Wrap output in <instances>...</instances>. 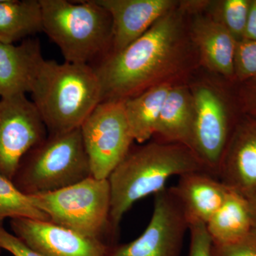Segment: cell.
<instances>
[{"label":"cell","instance_id":"obj_10","mask_svg":"<svg viewBox=\"0 0 256 256\" xmlns=\"http://www.w3.org/2000/svg\"><path fill=\"white\" fill-rule=\"evenodd\" d=\"M47 136L41 116L26 95L0 98V174L12 180L23 156Z\"/></svg>","mask_w":256,"mask_h":256},{"label":"cell","instance_id":"obj_22","mask_svg":"<svg viewBox=\"0 0 256 256\" xmlns=\"http://www.w3.org/2000/svg\"><path fill=\"white\" fill-rule=\"evenodd\" d=\"M252 0H220L210 2V18L222 24L236 40L242 41L245 35Z\"/></svg>","mask_w":256,"mask_h":256},{"label":"cell","instance_id":"obj_7","mask_svg":"<svg viewBox=\"0 0 256 256\" xmlns=\"http://www.w3.org/2000/svg\"><path fill=\"white\" fill-rule=\"evenodd\" d=\"M92 176L108 180L132 148L124 100L102 101L80 126Z\"/></svg>","mask_w":256,"mask_h":256},{"label":"cell","instance_id":"obj_26","mask_svg":"<svg viewBox=\"0 0 256 256\" xmlns=\"http://www.w3.org/2000/svg\"><path fill=\"white\" fill-rule=\"evenodd\" d=\"M0 248L13 256H44L25 244L14 234L9 233L0 224Z\"/></svg>","mask_w":256,"mask_h":256},{"label":"cell","instance_id":"obj_29","mask_svg":"<svg viewBox=\"0 0 256 256\" xmlns=\"http://www.w3.org/2000/svg\"><path fill=\"white\" fill-rule=\"evenodd\" d=\"M252 222V233L256 236V191L248 198Z\"/></svg>","mask_w":256,"mask_h":256},{"label":"cell","instance_id":"obj_3","mask_svg":"<svg viewBox=\"0 0 256 256\" xmlns=\"http://www.w3.org/2000/svg\"><path fill=\"white\" fill-rule=\"evenodd\" d=\"M48 133L80 128L102 102V90L94 67L44 60L31 92Z\"/></svg>","mask_w":256,"mask_h":256},{"label":"cell","instance_id":"obj_21","mask_svg":"<svg viewBox=\"0 0 256 256\" xmlns=\"http://www.w3.org/2000/svg\"><path fill=\"white\" fill-rule=\"evenodd\" d=\"M6 218L50 220L48 216L32 203L28 195L18 190L12 180L0 174V224Z\"/></svg>","mask_w":256,"mask_h":256},{"label":"cell","instance_id":"obj_4","mask_svg":"<svg viewBox=\"0 0 256 256\" xmlns=\"http://www.w3.org/2000/svg\"><path fill=\"white\" fill-rule=\"evenodd\" d=\"M43 32L66 62L94 66L110 54V15L96 0H40Z\"/></svg>","mask_w":256,"mask_h":256},{"label":"cell","instance_id":"obj_24","mask_svg":"<svg viewBox=\"0 0 256 256\" xmlns=\"http://www.w3.org/2000/svg\"><path fill=\"white\" fill-rule=\"evenodd\" d=\"M212 256H256V236L252 232L246 238L232 244H213Z\"/></svg>","mask_w":256,"mask_h":256},{"label":"cell","instance_id":"obj_16","mask_svg":"<svg viewBox=\"0 0 256 256\" xmlns=\"http://www.w3.org/2000/svg\"><path fill=\"white\" fill-rule=\"evenodd\" d=\"M182 208L188 226L206 224L223 204L230 190L216 176L207 172L182 175L171 188Z\"/></svg>","mask_w":256,"mask_h":256},{"label":"cell","instance_id":"obj_19","mask_svg":"<svg viewBox=\"0 0 256 256\" xmlns=\"http://www.w3.org/2000/svg\"><path fill=\"white\" fill-rule=\"evenodd\" d=\"M174 84L156 86L124 100V110L134 140L144 144L154 138L166 96Z\"/></svg>","mask_w":256,"mask_h":256},{"label":"cell","instance_id":"obj_30","mask_svg":"<svg viewBox=\"0 0 256 256\" xmlns=\"http://www.w3.org/2000/svg\"><path fill=\"white\" fill-rule=\"evenodd\" d=\"M1 254H2V249L0 248V256H1Z\"/></svg>","mask_w":256,"mask_h":256},{"label":"cell","instance_id":"obj_8","mask_svg":"<svg viewBox=\"0 0 256 256\" xmlns=\"http://www.w3.org/2000/svg\"><path fill=\"white\" fill-rule=\"evenodd\" d=\"M191 90L195 108L192 150L210 174L216 176L224 150L240 116H233L230 98L212 86L200 84Z\"/></svg>","mask_w":256,"mask_h":256},{"label":"cell","instance_id":"obj_13","mask_svg":"<svg viewBox=\"0 0 256 256\" xmlns=\"http://www.w3.org/2000/svg\"><path fill=\"white\" fill-rule=\"evenodd\" d=\"M112 20L111 54L140 38L154 23L178 6L174 0H96Z\"/></svg>","mask_w":256,"mask_h":256},{"label":"cell","instance_id":"obj_27","mask_svg":"<svg viewBox=\"0 0 256 256\" xmlns=\"http://www.w3.org/2000/svg\"><path fill=\"white\" fill-rule=\"evenodd\" d=\"M237 92L242 114L256 118V80L242 82Z\"/></svg>","mask_w":256,"mask_h":256},{"label":"cell","instance_id":"obj_17","mask_svg":"<svg viewBox=\"0 0 256 256\" xmlns=\"http://www.w3.org/2000/svg\"><path fill=\"white\" fill-rule=\"evenodd\" d=\"M195 108L191 88L176 84L170 89L154 137L160 142L182 144L192 150Z\"/></svg>","mask_w":256,"mask_h":256},{"label":"cell","instance_id":"obj_1","mask_svg":"<svg viewBox=\"0 0 256 256\" xmlns=\"http://www.w3.org/2000/svg\"><path fill=\"white\" fill-rule=\"evenodd\" d=\"M178 6L129 46L94 66L102 101L126 100L162 84H176L191 66V38Z\"/></svg>","mask_w":256,"mask_h":256},{"label":"cell","instance_id":"obj_5","mask_svg":"<svg viewBox=\"0 0 256 256\" xmlns=\"http://www.w3.org/2000/svg\"><path fill=\"white\" fill-rule=\"evenodd\" d=\"M92 176L80 128L48 133L23 156L12 182L25 194L48 193Z\"/></svg>","mask_w":256,"mask_h":256},{"label":"cell","instance_id":"obj_25","mask_svg":"<svg viewBox=\"0 0 256 256\" xmlns=\"http://www.w3.org/2000/svg\"><path fill=\"white\" fill-rule=\"evenodd\" d=\"M190 246L188 256H212V242L206 224H193L188 226Z\"/></svg>","mask_w":256,"mask_h":256},{"label":"cell","instance_id":"obj_2","mask_svg":"<svg viewBox=\"0 0 256 256\" xmlns=\"http://www.w3.org/2000/svg\"><path fill=\"white\" fill-rule=\"evenodd\" d=\"M132 149L109 176L110 222L112 234L124 215L139 200L166 188L168 180L193 172H207L196 153L186 146L154 140Z\"/></svg>","mask_w":256,"mask_h":256},{"label":"cell","instance_id":"obj_15","mask_svg":"<svg viewBox=\"0 0 256 256\" xmlns=\"http://www.w3.org/2000/svg\"><path fill=\"white\" fill-rule=\"evenodd\" d=\"M190 36L204 65L236 82L234 62L238 42L233 36L210 16L203 15L194 18Z\"/></svg>","mask_w":256,"mask_h":256},{"label":"cell","instance_id":"obj_9","mask_svg":"<svg viewBox=\"0 0 256 256\" xmlns=\"http://www.w3.org/2000/svg\"><path fill=\"white\" fill-rule=\"evenodd\" d=\"M188 224L172 188L154 194L150 220L138 238L116 245L108 256H178Z\"/></svg>","mask_w":256,"mask_h":256},{"label":"cell","instance_id":"obj_14","mask_svg":"<svg viewBox=\"0 0 256 256\" xmlns=\"http://www.w3.org/2000/svg\"><path fill=\"white\" fill-rule=\"evenodd\" d=\"M44 60L38 38L0 43V98L31 92Z\"/></svg>","mask_w":256,"mask_h":256},{"label":"cell","instance_id":"obj_18","mask_svg":"<svg viewBox=\"0 0 256 256\" xmlns=\"http://www.w3.org/2000/svg\"><path fill=\"white\" fill-rule=\"evenodd\" d=\"M206 227L213 244H232L246 238L252 232L248 198L230 190Z\"/></svg>","mask_w":256,"mask_h":256},{"label":"cell","instance_id":"obj_11","mask_svg":"<svg viewBox=\"0 0 256 256\" xmlns=\"http://www.w3.org/2000/svg\"><path fill=\"white\" fill-rule=\"evenodd\" d=\"M10 226L16 237L44 256H108L114 246L50 220L12 218Z\"/></svg>","mask_w":256,"mask_h":256},{"label":"cell","instance_id":"obj_20","mask_svg":"<svg viewBox=\"0 0 256 256\" xmlns=\"http://www.w3.org/2000/svg\"><path fill=\"white\" fill-rule=\"evenodd\" d=\"M41 32L40 0H0V43L14 44Z\"/></svg>","mask_w":256,"mask_h":256},{"label":"cell","instance_id":"obj_6","mask_svg":"<svg viewBox=\"0 0 256 256\" xmlns=\"http://www.w3.org/2000/svg\"><path fill=\"white\" fill-rule=\"evenodd\" d=\"M28 196L52 223L111 245L105 238L112 230L108 180L92 176L68 188Z\"/></svg>","mask_w":256,"mask_h":256},{"label":"cell","instance_id":"obj_28","mask_svg":"<svg viewBox=\"0 0 256 256\" xmlns=\"http://www.w3.org/2000/svg\"><path fill=\"white\" fill-rule=\"evenodd\" d=\"M244 40L256 41V0H252Z\"/></svg>","mask_w":256,"mask_h":256},{"label":"cell","instance_id":"obj_12","mask_svg":"<svg viewBox=\"0 0 256 256\" xmlns=\"http://www.w3.org/2000/svg\"><path fill=\"white\" fill-rule=\"evenodd\" d=\"M229 190L248 198L256 191V118L242 114L234 126L217 170Z\"/></svg>","mask_w":256,"mask_h":256},{"label":"cell","instance_id":"obj_23","mask_svg":"<svg viewBox=\"0 0 256 256\" xmlns=\"http://www.w3.org/2000/svg\"><path fill=\"white\" fill-rule=\"evenodd\" d=\"M234 68L236 82L256 80V41L242 40L237 43Z\"/></svg>","mask_w":256,"mask_h":256}]
</instances>
